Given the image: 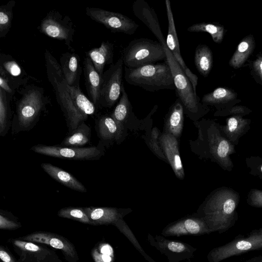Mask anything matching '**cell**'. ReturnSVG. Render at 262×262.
<instances>
[{"label": "cell", "mask_w": 262, "mask_h": 262, "mask_svg": "<svg viewBox=\"0 0 262 262\" xmlns=\"http://www.w3.org/2000/svg\"><path fill=\"white\" fill-rule=\"evenodd\" d=\"M240 196L234 189L222 187L214 190L205 201L201 217L212 232H223L233 225Z\"/></svg>", "instance_id": "6da1fadb"}, {"label": "cell", "mask_w": 262, "mask_h": 262, "mask_svg": "<svg viewBox=\"0 0 262 262\" xmlns=\"http://www.w3.org/2000/svg\"><path fill=\"white\" fill-rule=\"evenodd\" d=\"M20 94L12 118L11 128L12 135L32 129L41 115L45 113L50 102L43 89L38 86H26L21 90Z\"/></svg>", "instance_id": "7a4b0ae2"}, {"label": "cell", "mask_w": 262, "mask_h": 262, "mask_svg": "<svg viewBox=\"0 0 262 262\" xmlns=\"http://www.w3.org/2000/svg\"><path fill=\"white\" fill-rule=\"evenodd\" d=\"M45 58L48 80L54 90L57 103L63 114L68 134H70L84 122L88 117L83 115L75 105L68 90L67 81L60 63L48 50H46Z\"/></svg>", "instance_id": "3957f363"}, {"label": "cell", "mask_w": 262, "mask_h": 262, "mask_svg": "<svg viewBox=\"0 0 262 262\" xmlns=\"http://www.w3.org/2000/svg\"><path fill=\"white\" fill-rule=\"evenodd\" d=\"M200 124L203 156L217 164L223 170L232 171L234 164L231 155L235 153V146L223 135L219 123L212 120L203 119Z\"/></svg>", "instance_id": "277c9868"}, {"label": "cell", "mask_w": 262, "mask_h": 262, "mask_svg": "<svg viewBox=\"0 0 262 262\" xmlns=\"http://www.w3.org/2000/svg\"><path fill=\"white\" fill-rule=\"evenodd\" d=\"M124 78L127 83L149 92L175 90L172 73L166 60L137 68L124 67Z\"/></svg>", "instance_id": "5b68a950"}, {"label": "cell", "mask_w": 262, "mask_h": 262, "mask_svg": "<svg viewBox=\"0 0 262 262\" xmlns=\"http://www.w3.org/2000/svg\"><path fill=\"white\" fill-rule=\"evenodd\" d=\"M167 62L173 77L175 90L178 99L180 101L186 113L191 118H199L206 113L209 108L203 104L192 85L166 45L164 46Z\"/></svg>", "instance_id": "8992f818"}, {"label": "cell", "mask_w": 262, "mask_h": 262, "mask_svg": "<svg viewBox=\"0 0 262 262\" xmlns=\"http://www.w3.org/2000/svg\"><path fill=\"white\" fill-rule=\"evenodd\" d=\"M121 58L125 67L137 68L166 60L164 46L159 41L140 38L132 40L124 49Z\"/></svg>", "instance_id": "52a82bcc"}, {"label": "cell", "mask_w": 262, "mask_h": 262, "mask_svg": "<svg viewBox=\"0 0 262 262\" xmlns=\"http://www.w3.org/2000/svg\"><path fill=\"white\" fill-rule=\"evenodd\" d=\"M30 150L36 153L59 159L74 160H97L104 154L101 143L98 146L86 147H69L58 145L37 144Z\"/></svg>", "instance_id": "ba28073f"}, {"label": "cell", "mask_w": 262, "mask_h": 262, "mask_svg": "<svg viewBox=\"0 0 262 262\" xmlns=\"http://www.w3.org/2000/svg\"><path fill=\"white\" fill-rule=\"evenodd\" d=\"M38 28L42 34L63 41L69 49H72L75 28L69 16H63L57 11L51 10L42 19Z\"/></svg>", "instance_id": "9c48e42d"}, {"label": "cell", "mask_w": 262, "mask_h": 262, "mask_svg": "<svg viewBox=\"0 0 262 262\" xmlns=\"http://www.w3.org/2000/svg\"><path fill=\"white\" fill-rule=\"evenodd\" d=\"M123 66L121 57L104 72L102 75L99 106L111 107L119 100L123 84Z\"/></svg>", "instance_id": "30bf717a"}, {"label": "cell", "mask_w": 262, "mask_h": 262, "mask_svg": "<svg viewBox=\"0 0 262 262\" xmlns=\"http://www.w3.org/2000/svg\"><path fill=\"white\" fill-rule=\"evenodd\" d=\"M85 13L92 20L102 24L113 33L133 35L139 27L132 19L120 13L94 7H87Z\"/></svg>", "instance_id": "8fae6325"}, {"label": "cell", "mask_w": 262, "mask_h": 262, "mask_svg": "<svg viewBox=\"0 0 262 262\" xmlns=\"http://www.w3.org/2000/svg\"><path fill=\"white\" fill-rule=\"evenodd\" d=\"M262 249V233H252L246 238L238 239L212 249L208 255L209 262L221 261L249 251Z\"/></svg>", "instance_id": "7c38bea8"}, {"label": "cell", "mask_w": 262, "mask_h": 262, "mask_svg": "<svg viewBox=\"0 0 262 262\" xmlns=\"http://www.w3.org/2000/svg\"><path fill=\"white\" fill-rule=\"evenodd\" d=\"M165 7L168 19V32L166 36V45L173 55L175 60L190 81L194 91L196 93L199 78L193 74L187 66L181 54L179 42L176 29L173 14L171 10L170 2L165 0Z\"/></svg>", "instance_id": "4fadbf2b"}, {"label": "cell", "mask_w": 262, "mask_h": 262, "mask_svg": "<svg viewBox=\"0 0 262 262\" xmlns=\"http://www.w3.org/2000/svg\"><path fill=\"white\" fill-rule=\"evenodd\" d=\"M212 231L201 217H187L166 227L162 233L166 236L201 235Z\"/></svg>", "instance_id": "5bb4252c"}, {"label": "cell", "mask_w": 262, "mask_h": 262, "mask_svg": "<svg viewBox=\"0 0 262 262\" xmlns=\"http://www.w3.org/2000/svg\"><path fill=\"white\" fill-rule=\"evenodd\" d=\"M133 13L152 33L163 46L166 40L162 33L157 15L152 7L144 0L135 1L132 7Z\"/></svg>", "instance_id": "9a60e30c"}, {"label": "cell", "mask_w": 262, "mask_h": 262, "mask_svg": "<svg viewBox=\"0 0 262 262\" xmlns=\"http://www.w3.org/2000/svg\"><path fill=\"white\" fill-rule=\"evenodd\" d=\"M0 75L5 76L12 88L16 90L25 84L29 76L17 62L10 55H0Z\"/></svg>", "instance_id": "2e32d148"}, {"label": "cell", "mask_w": 262, "mask_h": 262, "mask_svg": "<svg viewBox=\"0 0 262 262\" xmlns=\"http://www.w3.org/2000/svg\"><path fill=\"white\" fill-rule=\"evenodd\" d=\"M159 142L166 158L176 176L179 179H183L184 176V168L181 160L177 138L167 133L160 137Z\"/></svg>", "instance_id": "e0dca14e"}, {"label": "cell", "mask_w": 262, "mask_h": 262, "mask_svg": "<svg viewBox=\"0 0 262 262\" xmlns=\"http://www.w3.org/2000/svg\"><path fill=\"white\" fill-rule=\"evenodd\" d=\"M241 101L237 98V94L233 91L221 87L204 95L201 99L203 104L213 106L217 110L216 111L233 106Z\"/></svg>", "instance_id": "ac0fdd59"}, {"label": "cell", "mask_w": 262, "mask_h": 262, "mask_svg": "<svg viewBox=\"0 0 262 262\" xmlns=\"http://www.w3.org/2000/svg\"><path fill=\"white\" fill-rule=\"evenodd\" d=\"M251 120L241 116H232L226 119V124L221 125V130L225 137L235 146L239 139L250 129Z\"/></svg>", "instance_id": "d6986e66"}, {"label": "cell", "mask_w": 262, "mask_h": 262, "mask_svg": "<svg viewBox=\"0 0 262 262\" xmlns=\"http://www.w3.org/2000/svg\"><path fill=\"white\" fill-rule=\"evenodd\" d=\"M83 72L88 96L96 107L99 106L102 76L96 70L88 57L83 60Z\"/></svg>", "instance_id": "ffe728a7"}, {"label": "cell", "mask_w": 262, "mask_h": 262, "mask_svg": "<svg viewBox=\"0 0 262 262\" xmlns=\"http://www.w3.org/2000/svg\"><path fill=\"white\" fill-rule=\"evenodd\" d=\"M80 57L74 52H66L60 56V64L67 81L70 86L79 87L82 72Z\"/></svg>", "instance_id": "44dd1931"}, {"label": "cell", "mask_w": 262, "mask_h": 262, "mask_svg": "<svg viewBox=\"0 0 262 262\" xmlns=\"http://www.w3.org/2000/svg\"><path fill=\"white\" fill-rule=\"evenodd\" d=\"M29 242H34L48 245L54 248L61 250L68 256L74 257L76 251L74 247L65 239L47 232L34 233L22 237Z\"/></svg>", "instance_id": "7402d4cb"}, {"label": "cell", "mask_w": 262, "mask_h": 262, "mask_svg": "<svg viewBox=\"0 0 262 262\" xmlns=\"http://www.w3.org/2000/svg\"><path fill=\"white\" fill-rule=\"evenodd\" d=\"M86 54L96 70L102 76L105 66L113 61L114 45L108 41H103L99 47L93 48Z\"/></svg>", "instance_id": "603a6c76"}, {"label": "cell", "mask_w": 262, "mask_h": 262, "mask_svg": "<svg viewBox=\"0 0 262 262\" xmlns=\"http://www.w3.org/2000/svg\"><path fill=\"white\" fill-rule=\"evenodd\" d=\"M83 208L90 221V224L115 225L122 219L121 213L115 208L88 207Z\"/></svg>", "instance_id": "cb8c5ba5"}, {"label": "cell", "mask_w": 262, "mask_h": 262, "mask_svg": "<svg viewBox=\"0 0 262 262\" xmlns=\"http://www.w3.org/2000/svg\"><path fill=\"white\" fill-rule=\"evenodd\" d=\"M42 169L52 178L65 186L80 192H86L85 187L75 177L63 169L48 163L41 164Z\"/></svg>", "instance_id": "d4e9b609"}, {"label": "cell", "mask_w": 262, "mask_h": 262, "mask_svg": "<svg viewBox=\"0 0 262 262\" xmlns=\"http://www.w3.org/2000/svg\"><path fill=\"white\" fill-rule=\"evenodd\" d=\"M132 114V106L123 84L120 98L111 115L118 126L119 131L118 141L122 136L124 124L126 123L127 119L130 117Z\"/></svg>", "instance_id": "484cf974"}, {"label": "cell", "mask_w": 262, "mask_h": 262, "mask_svg": "<svg viewBox=\"0 0 262 262\" xmlns=\"http://www.w3.org/2000/svg\"><path fill=\"white\" fill-rule=\"evenodd\" d=\"M95 128L98 137L102 142L118 141V126L111 115H104L98 117L95 121Z\"/></svg>", "instance_id": "4316f807"}, {"label": "cell", "mask_w": 262, "mask_h": 262, "mask_svg": "<svg viewBox=\"0 0 262 262\" xmlns=\"http://www.w3.org/2000/svg\"><path fill=\"white\" fill-rule=\"evenodd\" d=\"M255 47L252 35L245 36L238 44L236 50L229 61L230 67L235 69L242 67L253 52Z\"/></svg>", "instance_id": "83f0119b"}, {"label": "cell", "mask_w": 262, "mask_h": 262, "mask_svg": "<svg viewBox=\"0 0 262 262\" xmlns=\"http://www.w3.org/2000/svg\"><path fill=\"white\" fill-rule=\"evenodd\" d=\"M184 107L179 99H177L170 108L166 119L168 133L176 138L181 134L184 120Z\"/></svg>", "instance_id": "f1b7e54d"}, {"label": "cell", "mask_w": 262, "mask_h": 262, "mask_svg": "<svg viewBox=\"0 0 262 262\" xmlns=\"http://www.w3.org/2000/svg\"><path fill=\"white\" fill-rule=\"evenodd\" d=\"M91 137V128L85 122L70 134H68L59 144L60 146L80 148L90 142Z\"/></svg>", "instance_id": "f546056e"}, {"label": "cell", "mask_w": 262, "mask_h": 262, "mask_svg": "<svg viewBox=\"0 0 262 262\" xmlns=\"http://www.w3.org/2000/svg\"><path fill=\"white\" fill-rule=\"evenodd\" d=\"M194 61L200 74L205 77H207L213 64L212 52L210 48L206 45H198L194 52Z\"/></svg>", "instance_id": "4dcf8cb0"}, {"label": "cell", "mask_w": 262, "mask_h": 262, "mask_svg": "<svg viewBox=\"0 0 262 262\" xmlns=\"http://www.w3.org/2000/svg\"><path fill=\"white\" fill-rule=\"evenodd\" d=\"M12 99L0 88V136L4 137L11 128L12 115L10 107Z\"/></svg>", "instance_id": "1f68e13d"}, {"label": "cell", "mask_w": 262, "mask_h": 262, "mask_svg": "<svg viewBox=\"0 0 262 262\" xmlns=\"http://www.w3.org/2000/svg\"><path fill=\"white\" fill-rule=\"evenodd\" d=\"M187 30L190 32L209 33L213 41L217 43L222 42L225 34V28L223 26L210 23L194 24Z\"/></svg>", "instance_id": "d6a6232c"}, {"label": "cell", "mask_w": 262, "mask_h": 262, "mask_svg": "<svg viewBox=\"0 0 262 262\" xmlns=\"http://www.w3.org/2000/svg\"><path fill=\"white\" fill-rule=\"evenodd\" d=\"M15 1H10L0 6V37H5L9 31L13 19Z\"/></svg>", "instance_id": "836d02e7"}, {"label": "cell", "mask_w": 262, "mask_h": 262, "mask_svg": "<svg viewBox=\"0 0 262 262\" xmlns=\"http://www.w3.org/2000/svg\"><path fill=\"white\" fill-rule=\"evenodd\" d=\"M58 215L61 217L90 224V221L83 208H63L59 210Z\"/></svg>", "instance_id": "e575fe53"}, {"label": "cell", "mask_w": 262, "mask_h": 262, "mask_svg": "<svg viewBox=\"0 0 262 262\" xmlns=\"http://www.w3.org/2000/svg\"><path fill=\"white\" fill-rule=\"evenodd\" d=\"M245 163L251 175L262 180V156H250L245 159Z\"/></svg>", "instance_id": "d590c367"}, {"label": "cell", "mask_w": 262, "mask_h": 262, "mask_svg": "<svg viewBox=\"0 0 262 262\" xmlns=\"http://www.w3.org/2000/svg\"><path fill=\"white\" fill-rule=\"evenodd\" d=\"M252 112L250 108L246 106L235 105L226 109L216 111L214 116L217 117L241 116L243 117L250 114Z\"/></svg>", "instance_id": "8d00e7d4"}, {"label": "cell", "mask_w": 262, "mask_h": 262, "mask_svg": "<svg viewBox=\"0 0 262 262\" xmlns=\"http://www.w3.org/2000/svg\"><path fill=\"white\" fill-rule=\"evenodd\" d=\"M247 202L251 206L262 208V189H251L247 194Z\"/></svg>", "instance_id": "74e56055"}, {"label": "cell", "mask_w": 262, "mask_h": 262, "mask_svg": "<svg viewBox=\"0 0 262 262\" xmlns=\"http://www.w3.org/2000/svg\"><path fill=\"white\" fill-rule=\"evenodd\" d=\"M159 130L156 127H154L151 131V137L149 141L150 147L153 151L160 158L166 159L160 147V142H158Z\"/></svg>", "instance_id": "f35d334b"}, {"label": "cell", "mask_w": 262, "mask_h": 262, "mask_svg": "<svg viewBox=\"0 0 262 262\" xmlns=\"http://www.w3.org/2000/svg\"><path fill=\"white\" fill-rule=\"evenodd\" d=\"M252 69L255 77L258 79V82L262 85V54L257 55L256 58L253 61Z\"/></svg>", "instance_id": "ab89813d"}, {"label": "cell", "mask_w": 262, "mask_h": 262, "mask_svg": "<svg viewBox=\"0 0 262 262\" xmlns=\"http://www.w3.org/2000/svg\"><path fill=\"white\" fill-rule=\"evenodd\" d=\"M13 243L16 247L24 251L35 252L40 251L41 250L38 246L30 242L14 240Z\"/></svg>", "instance_id": "60d3db41"}, {"label": "cell", "mask_w": 262, "mask_h": 262, "mask_svg": "<svg viewBox=\"0 0 262 262\" xmlns=\"http://www.w3.org/2000/svg\"><path fill=\"white\" fill-rule=\"evenodd\" d=\"M166 246L167 249L173 252L181 253L186 251L187 247L184 244L175 241L166 240Z\"/></svg>", "instance_id": "b9f144b4"}, {"label": "cell", "mask_w": 262, "mask_h": 262, "mask_svg": "<svg viewBox=\"0 0 262 262\" xmlns=\"http://www.w3.org/2000/svg\"><path fill=\"white\" fill-rule=\"evenodd\" d=\"M0 88L4 90L8 96L12 99L16 91L10 86L7 78L3 75H0Z\"/></svg>", "instance_id": "7bdbcfd3"}, {"label": "cell", "mask_w": 262, "mask_h": 262, "mask_svg": "<svg viewBox=\"0 0 262 262\" xmlns=\"http://www.w3.org/2000/svg\"><path fill=\"white\" fill-rule=\"evenodd\" d=\"M20 225L17 223L9 220L4 215H0V228L1 229H13L19 227Z\"/></svg>", "instance_id": "ee69618b"}, {"label": "cell", "mask_w": 262, "mask_h": 262, "mask_svg": "<svg viewBox=\"0 0 262 262\" xmlns=\"http://www.w3.org/2000/svg\"><path fill=\"white\" fill-rule=\"evenodd\" d=\"M92 256L95 262H112L113 256L100 252L98 249H95L92 251Z\"/></svg>", "instance_id": "f6af8a7d"}, {"label": "cell", "mask_w": 262, "mask_h": 262, "mask_svg": "<svg viewBox=\"0 0 262 262\" xmlns=\"http://www.w3.org/2000/svg\"><path fill=\"white\" fill-rule=\"evenodd\" d=\"M98 250L101 253L113 256V250L112 247L106 244L100 246Z\"/></svg>", "instance_id": "bcb514c9"}, {"label": "cell", "mask_w": 262, "mask_h": 262, "mask_svg": "<svg viewBox=\"0 0 262 262\" xmlns=\"http://www.w3.org/2000/svg\"><path fill=\"white\" fill-rule=\"evenodd\" d=\"M0 258L3 262H15L10 254L2 249L0 250Z\"/></svg>", "instance_id": "7dc6e473"}, {"label": "cell", "mask_w": 262, "mask_h": 262, "mask_svg": "<svg viewBox=\"0 0 262 262\" xmlns=\"http://www.w3.org/2000/svg\"><path fill=\"white\" fill-rule=\"evenodd\" d=\"M260 232L262 233V229H260L259 230H258Z\"/></svg>", "instance_id": "c3c4849f"}, {"label": "cell", "mask_w": 262, "mask_h": 262, "mask_svg": "<svg viewBox=\"0 0 262 262\" xmlns=\"http://www.w3.org/2000/svg\"><path fill=\"white\" fill-rule=\"evenodd\" d=\"M257 262H262V260H260L259 261H257Z\"/></svg>", "instance_id": "681fc988"}]
</instances>
